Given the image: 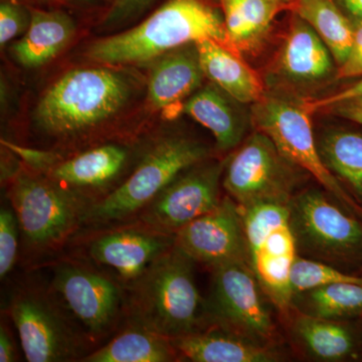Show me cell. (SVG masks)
Masks as SVG:
<instances>
[{
    "mask_svg": "<svg viewBox=\"0 0 362 362\" xmlns=\"http://www.w3.org/2000/svg\"><path fill=\"white\" fill-rule=\"evenodd\" d=\"M202 40L233 47L225 21L202 0H168L140 25L90 45L87 57L106 65L146 63Z\"/></svg>",
    "mask_w": 362,
    "mask_h": 362,
    "instance_id": "cell-1",
    "label": "cell"
},
{
    "mask_svg": "<svg viewBox=\"0 0 362 362\" xmlns=\"http://www.w3.org/2000/svg\"><path fill=\"white\" fill-rule=\"evenodd\" d=\"M194 261L175 246L130 286L135 325L173 339L204 330L207 304L195 284Z\"/></svg>",
    "mask_w": 362,
    "mask_h": 362,
    "instance_id": "cell-2",
    "label": "cell"
},
{
    "mask_svg": "<svg viewBox=\"0 0 362 362\" xmlns=\"http://www.w3.org/2000/svg\"><path fill=\"white\" fill-rule=\"evenodd\" d=\"M129 85L108 69H78L59 78L40 100L35 122L56 137H70L97 127L127 102Z\"/></svg>",
    "mask_w": 362,
    "mask_h": 362,
    "instance_id": "cell-3",
    "label": "cell"
},
{
    "mask_svg": "<svg viewBox=\"0 0 362 362\" xmlns=\"http://www.w3.org/2000/svg\"><path fill=\"white\" fill-rule=\"evenodd\" d=\"M209 149L185 137L159 140L123 183L86 211L83 223L109 225L141 214L173 180L206 160Z\"/></svg>",
    "mask_w": 362,
    "mask_h": 362,
    "instance_id": "cell-4",
    "label": "cell"
},
{
    "mask_svg": "<svg viewBox=\"0 0 362 362\" xmlns=\"http://www.w3.org/2000/svg\"><path fill=\"white\" fill-rule=\"evenodd\" d=\"M247 258L267 298L287 312L292 306V267L299 256L289 204L263 202L240 207Z\"/></svg>",
    "mask_w": 362,
    "mask_h": 362,
    "instance_id": "cell-5",
    "label": "cell"
},
{
    "mask_svg": "<svg viewBox=\"0 0 362 362\" xmlns=\"http://www.w3.org/2000/svg\"><path fill=\"white\" fill-rule=\"evenodd\" d=\"M289 209L299 255L334 267L362 264V223L325 192H299Z\"/></svg>",
    "mask_w": 362,
    "mask_h": 362,
    "instance_id": "cell-6",
    "label": "cell"
},
{
    "mask_svg": "<svg viewBox=\"0 0 362 362\" xmlns=\"http://www.w3.org/2000/svg\"><path fill=\"white\" fill-rule=\"evenodd\" d=\"M310 117L303 104H294L282 98L265 96L252 106V121L257 129L270 138L279 152L315 178L349 213L362 216V207L324 164Z\"/></svg>",
    "mask_w": 362,
    "mask_h": 362,
    "instance_id": "cell-7",
    "label": "cell"
},
{
    "mask_svg": "<svg viewBox=\"0 0 362 362\" xmlns=\"http://www.w3.org/2000/svg\"><path fill=\"white\" fill-rule=\"evenodd\" d=\"M9 197L21 233L35 249L63 244L83 223L89 206L52 178L30 173L16 178Z\"/></svg>",
    "mask_w": 362,
    "mask_h": 362,
    "instance_id": "cell-8",
    "label": "cell"
},
{
    "mask_svg": "<svg viewBox=\"0 0 362 362\" xmlns=\"http://www.w3.org/2000/svg\"><path fill=\"white\" fill-rule=\"evenodd\" d=\"M300 171L279 152L270 138L257 131L226 162L223 185L240 207L263 202L289 204Z\"/></svg>",
    "mask_w": 362,
    "mask_h": 362,
    "instance_id": "cell-9",
    "label": "cell"
},
{
    "mask_svg": "<svg viewBox=\"0 0 362 362\" xmlns=\"http://www.w3.org/2000/svg\"><path fill=\"white\" fill-rule=\"evenodd\" d=\"M264 295L247 262L214 268L209 317L223 329L272 346L277 331Z\"/></svg>",
    "mask_w": 362,
    "mask_h": 362,
    "instance_id": "cell-10",
    "label": "cell"
},
{
    "mask_svg": "<svg viewBox=\"0 0 362 362\" xmlns=\"http://www.w3.org/2000/svg\"><path fill=\"white\" fill-rule=\"evenodd\" d=\"M225 165L206 160L178 175L140 214L143 225L175 235L190 221L220 204V182Z\"/></svg>",
    "mask_w": 362,
    "mask_h": 362,
    "instance_id": "cell-11",
    "label": "cell"
},
{
    "mask_svg": "<svg viewBox=\"0 0 362 362\" xmlns=\"http://www.w3.org/2000/svg\"><path fill=\"white\" fill-rule=\"evenodd\" d=\"M26 361L58 362L78 356L80 342L73 328L49 297L37 290H21L9 305Z\"/></svg>",
    "mask_w": 362,
    "mask_h": 362,
    "instance_id": "cell-12",
    "label": "cell"
},
{
    "mask_svg": "<svg viewBox=\"0 0 362 362\" xmlns=\"http://www.w3.org/2000/svg\"><path fill=\"white\" fill-rule=\"evenodd\" d=\"M52 287L71 315L92 337H104L123 307L120 287L99 272L65 263L54 270Z\"/></svg>",
    "mask_w": 362,
    "mask_h": 362,
    "instance_id": "cell-13",
    "label": "cell"
},
{
    "mask_svg": "<svg viewBox=\"0 0 362 362\" xmlns=\"http://www.w3.org/2000/svg\"><path fill=\"white\" fill-rule=\"evenodd\" d=\"M175 246L194 262L211 268L247 262V246L240 206L230 197L175 233Z\"/></svg>",
    "mask_w": 362,
    "mask_h": 362,
    "instance_id": "cell-14",
    "label": "cell"
},
{
    "mask_svg": "<svg viewBox=\"0 0 362 362\" xmlns=\"http://www.w3.org/2000/svg\"><path fill=\"white\" fill-rule=\"evenodd\" d=\"M175 245V235L144 228H124L93 240L88 254L99 265L117 274L126 285L137 282Z\"/></svg>",
    "mask_w": 362,
    "mask_h": 362,
    "instance_id": "cell-15",
    "label": "cell"
},
{
    "mask_svg": "<svg viewBox=\"0 0 362 362\" xmlns=\"http://www.w3.org/2000/svg\"><path fill=\"white\" fill-rule=\"evenodd\" d=\"M332 54L306 21L295 14L281 49L279 70L298 84L322 82L334 71Z\"/></svg>",
    "mask_w": 362,
    "mask_h": 362,
    "instance_id": "cell-16",
    "label": "cell"
},
{
    "mask_svg": "<svg viewBox=\"0 0 362 362\" xmlns=\"http://www.w3.org/2000/svg\"><path fill=\"white\" fill-rule=\"evenodd\" d=\"M177 354L194 362H273L280 354L271 345L261 344L226 329L199 331L171 339Z\"/></svg>",
    "mask_w": 362,
    "mask_h": 362,
    "instance_id": "cell-17",
    "label": "cell"
},
{
    "mask_svg": "<svg viewBox=\"0 0 362 362\" xmlns=\"http://www.w3.org/2000/svg\"><path fill=\"white\" fill-rule=\"evenodd\" d=\"M195 45L204 77L235 101L255 104L265 97L263 81L238 52L214 40H202Z\"/></svg>",
    "mask_w": 362,
    "mask_h": 362,
    "instance_id": "cell-18",
    "label": "cell"
},
{
    "mask_svg": "<svg viewBox=\"0 0 362 362\" xmlns=\"http://www.w3.org/2000/svg\"><path fill=\"white\" fill-rule=\"evenodd\" d=\"M152 69L148 100L156 109L180 103L201 87L204 74L197 45H187L160 57Z\"/></svg>",
    "mask_w": 362,
    "mask_h": 362,
    "instance_id": "cell-19",
    "label": "cell"
},
{
    "mask_svg": "<svg viewBox=\"0 0 362 362\" xmlns=\"http://www.w3.org/2000/svg\"><path fill=\"white\" fill-rule=\"evenodd\" d=\"M225 90L214 84L202 88L183 105V112L211 131L223 151L237 147L247 130V119Z\"/></svg>",
    "mask_w": 362,
    "mask_h": 362,
    "instance_id": "cell-20",
    "label": "cell"
},
{
    "mask_svg": "<svg viewBox=\"0 0 362 362\" xmlns=\"http://www.w3.org/2000/svg\"><path fill=\"white\" fill-rule=\"evenodd\" d=\"M127 159L128 152L124 147L102 145L69 160L59 161L49 175L62 187L78 195V192L109 185L122 171Z\"/></svg>",
    "mask_w": 362,
    "mask_h": 362,
    "instance_id": "cell-21",
    "label": "cell"
},
{
    "mask_svg": "<svg viewBox=\"0 0 362 362\" xmlns=\"http://www.w3.org/2000/svg\"><path fill=\"white\" fill-rule=\"evenodd\" d=\"M75 33V23L63 11H33L23 39L11 47L14 59L25 68H37L54 59Z\"/></svg>",
    "mask_w": 362,
    "mask_h": 362,
    "instance_id": "cell-22",
    "label": "cell"
},
{
    "mask_svg": "<svg viewBox=\"0 0 362 362\" xmlns=\"http://www.w3.org/2000/svg\"><path fill=\"white\" fill-rule=\"evenodd\" d=\"M292 332L304 351L318 361H343L356 349L351 331L339 321L299 312L293 321Z\"/></svg>",
    "mask_w": 362,
    "mask_h": 362,
    "instance_id": "cell-23",
    "label": "cell"
},
{
    "mask_svg": "<svg viewBox=\"0 0 362 362\" xmlns=\"http://www.w3.org/2000/svg\"><path fill=\"white\" fill-rule=\"evenodd\" d=\"M177 352L171 339L135 325L110 342L83 357L85 362H168Z\"/></svg>",
    "mask_w": 362,
    "mask_h": 362,
    "instance_id": "cell-24",
    "label": "cell"
},
{
    "mask_svg": "<svg viewBox=\"0 0 362 362\" xmlns=\"http://www.w3.org/2000/svg\"><path fill=\"white\" fill-rule=\"evenodd\" d=\"M317 144L326 168L362 202V133L342 128L328 129Z\"/></svg>",
    "mask_w": 362,
    "mask_h": 362,
    "instance_id": "cell-25",
    "label": "cell"
},
{
    "mask_svg": "<svg viewBox=\"0 0 362 362\" xmlns=\"http://www.w3.org/2000/svg\"><path fill=\"white\" fill-rule=\"evenodd\" d=\"M225 26L233 47H252L270 28L277 14L291 8L287 0H221Z\"/></svg>",
    "mask_w": 362,
    "mask_h": 362,
    "instance_id": "cell-26",
    "label": "cell"
},
{
    "mask_svg": "<svg viewBox=\"0 0 362 362\" xmlns=\"http://www.w3.org/2000/svg\"><path fill=\"white\" fill-rule=\"evenodd\" d=\"M291 8L312 26L327 45L338 68L349 58L354 44V26L333 0H295Z\"/></svg>",
    "mask_w": 362,
    "mask_h": 362,
    "instance_id": "cell-27",
    "label": "cell"
},
{
    "mask_svg": "<svg viewBox=\"0 0 362 362\" xmlns=\"http://www.w3.org/2000/svg\"><path fill=\"white\" fill-rule=\"evenodd\" d=\"M293 305L298 312L330 320L361 315L362 283H337L299 293L293 297Z\"/></svg>",
    "mask_w": 362,
    "mask_h": 362,
    "instance_id": "cell-28",
    "label": "cell"
},
{
    "mask_svg": "<svg viewBox=\"0 0 362 362\" xmlns=\"http://www.w3.org/2000/svg\"><path fill=\"white\" fill-rule=\"evenodd\" d=\"M344 282L362 283V277L350 275L337 267L300 255L295 259L290 277L293 297L323 286Z\"/></svg>",
    "mask_w": 362,
    "mask_h": 362,
    "instance_id": "cell-29",
    "label": "cell"
},
{
    "mask_svg": "<svg viewBox=\"0 0 362 362\" xmlns=\"http://www.w3.org/2000/svg\"><path fill=\"white\" fill-rule=\"evenodd\" d=\"M18 225L14 211L2 207L0 211V277L13 270L18 256Z\"/></svg>",
    "mask_w": 362,
    "mask_h": 362,
    "instance_id": "cell-30",
    "label": "cell"
},
{
    "mask_svg": "<svg viewBox=\"0 0 362 362\" xmlns=\"http://www.w3.org/2000/svg\"><path fill=\"white\" fill-rule=\"evenodd\" d=\"M30 25L26 13L21 6L2 2L0 6V45L4 47L21 35Z\"/></svg>",
    "mask_w": 362,
    "mask_h": 362,
    "instance_id": "cell-31",
    "label": "cell"
},
{
    "mask_svg": "<svg viewBox=\"0 0 362 362\" xmlns=\"http://www.w3.org/2000/svg\"><path fill=\"white\" fill-rule=\"evenodd\" d=\"M2 146L13 152L37 173H47L52 170L61 161L59 154L45 150L33 149L30 147L21 146L7 140H1Z\"/></svg>",
    "mask_w": 362,
    "mask_h": 362,
    "instance_id": "cell-32",
    "label": "cell"
},
{
    "mask_svg": "<svg viewBox=\"0 0 362 362\" xmlns=\"http://www.w3.org/2000/svg\"><path fill=\"white\" fill-rule=\"evenodd\" d=\"M362 75V21L354 26V44L349 58L338 68L337 76L339 78L357 77Z\"/></svg>",
    "mask_w": 362,
    "mask_h": 362,
    "instance_id": "cell-33",
    "label": "cell"
},
{
    "mask_svg": "<svg viewBox=\"0 0 362 362\" xmlns=\"http://www.w3.org/2000/svg\"><path fill=\"white\" fill-rule=\"evenodd\" d=\"M362 98V78L356 84L350 85L335 94L330 95L321 99L309 100L304 102L303 106L309 113L314 114L318 111H322L331 105L338 103V102L347 101V100L358 99Z\"/></svg>",
    "mask_w": 362,
    "mask_h": 362,
    "instance_id": "cell-34",
    "label": "cell"
},
{
    "mask_svg": "<svg viewBox=\"0 0 362 362\" xmlns=\"http://www.w3.org/2000/svg\"><path fill=\"white\" fill-rule=\"evenodd\" d=\"M153 0H115L110 11L105 18L107 25L119 23L140 13L146 8Z\"/></svg>",
    "mask_w": 362,
    "mask_h": 362,
    "instance_id": "cell-35",
    "label": "cell"
},
{
    "mask_svg": "<svg viewBox=\"0 0 362 362\" xmlns=\"http://www.w3.org/2000/svg\"><path fill=\"white\" fill-rule=\"evenodd\" d=\"M322 111H328L332 115L362 125V98L338 102Z\"/></svg>",
    "mask_w": 362,
    "mask_h": 362,
    "instance_id": "cell-36",
    "label": "cell"
},
{
    "mask_svg": "<svg viewBox=\"0 0 362 362\" xmlns=\"http://www.w3.org/2000/svg\"><path fill=\"white\" fill-rule=\"evenodd\" d=\"M16 351L11 337L4 325L0 327V361L11 362L16 361Z\"/></svg>",
    "mask_w": 362,
    "mask_h": 362,
    "instance_id": "cell-37",
    "label": "cell"
},
{
    "mask_svg": "<svg viewBox=\"0 0 362 362\" xmlns=\"http://www.w3.org/2000/svg\"><path fill=\"white\" fill-rule=\"evenodd\" d=\"M340 2L350 14L362 21V0H340Z\"/></svg>",
    "mask_w": 362,
    "mask_h": 362,
    "instance_id": "cell-38",
    "label": "cell"
}]
</instances>
